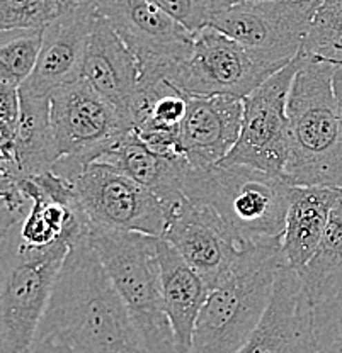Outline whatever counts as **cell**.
<instances>
[{
	"instance_id": "obj_24",
	"label": "cell",
	"mask_w": 342,
	"mask_h": 353,
	"mask_svg": "<svg viewBox=\"0 0 342 353\" xmlns=\"http://www.w3.org/2000/svg\"><path fill=\"white\" fill-rule=\"evenodd\" d=\"M300 54L342 65V3H319Z\"/></svg>"
},
{
	"instance_id": "obj_28",
	"label": "cell",
	"mask_w": 342,
	"mask_h": 353,
	"mask_svg": "<svg viewBox=\"0 0 342 353\" xmlns=\"http://www.w3.org/2000/svg\"><path fill=\"white\" fill-rule=\"evenodd\" d=\"M334 94H336V102L337 108H339V114L342 117V65H336L334 68Z\"/></svg>"
},
{
	"instance_id": "obj_8",
	"label": "cell",
	"mask_w": 342,
	"mask_h": 353,
	"mask_svg": "<svg viewBox=\"0 0 342 353\" xmlns=\"http://www.w3.org/2000/svg\"><path fill=\"white\" fill-rule=\"evenodd\" d=\"M320 0H257L215 12L209 24L266 65L281 70L300 54Z\"/></svg>"
},
{
	"instance_id": "obj_17",
	"label": "cell",
	"mask_w": 342,
	"mask_h": 353,
	"mask_svg": "<svg viewBox=\"0 0 342 353\" xmlns=\"http://www.w3.org/2000/svg\"><path fill=\"white\" fill-rule=\"evenodd\" d=\"M186 95L187 112L179 130L181 154L193 168L220 163L240 138L244 99Z\"/></svg>"
},
{
	"instance_id": "obj_20",
	"label": "cell",
	"mask_w": 342,
	"mask_h": 353,
	"mask_svg": "<svg viewBox=\"0 0 342 353\" xmlns=\"http://www.w3.org/2000/svg\"><path fill=\"white\" fill-rule=\"evenodd\" d=\"M159 260L165 311L174 328L179 353H187L198 316L211 289L182 259L181 253L162 236L159 238Z\"/></svg>"
},
{
	"instance_id": "obj_30",
	"label": "cell",
	"mask_w": 342,
	"mask_h": 353,
	"mask_svg": "<svg viewBox=\"0 0 342 353\" xmlns=\"http://www.w3.org/2000/svg\"><path fill=\"white\" fill-rule=\"evenodd\" d=\"M72 3H95V0H67Z\"/></svg>"
},
{
	"instance_id": "obj_11",
	"label": "cell",
	"mask_w": 342,
	"mask_h": 353,
	"mask_svg": "<svg viewBox=\"0 0 342 353\" xmlns=\"http://www.w3.org/2000/svg\"><path fill=\"white\" fill-rule=\"evenodd\" d=\"M72 183L89 224L150 236L164 234L165 209L159 196L117 168L94 161Z\"/></svg>"
},
{
	"instance_id": "obj_23",
	"label": "cell",
	"mask_w": 342,
	"mask_h": 353,
	"mask_svg": "<svg viewBox=\"0 0 342 353\" xmlns=\"http://www.w3.org/2000/svg\"><path fill=\"white\" fill-rule=\"evenodd\" d=\"M45 29H6L0 32V82L21 87L35 72Z\"/></svg>"
},
{
	"instance_id": "obj_13",
	"label": "cell",
	"mask_w": 342,
	"mask_h": 353,
	"mask_svg": "<svg viewBox=\"0 0 342 353\" xmlns=\"http://www.w3.org/2000/svg\"><path fill=\"white\" fill-rule=\"evenodd\" d=\"M162 238L181 253L209 289L220 284L244 250L211 208L196 204L186 194L165 208Z\"/></svg>"
},
{
	"instance_id": "obj_16",
	"label": "cell",
	"mask_w": 342,
	"mask_h": 353,
	"mask_svg": "<svg viewBox=\"0 0 342 353\" xmlns=\"http://www.w3.org/2000/svg\"><path fill=\"white\" fill-rule=\"evenodd\" d=\"M82 79L111 102L133 130L142 99L140 65L99 10L92 26Z\"/></svg>"
},
{
	"instance_id": "obj_25",
	"label": "cell",
	"mask_w": 342,
	"mask_h": 353,
	"mask_svg": "<svg viewBox=\"0 0 342 353\" xmlns=\"http://www.w3.org/2000/svg\"><path fill=\"white\" fill-rule=\"evenodd\" d=\"M67 0H0V29H45Z\"/></svg>"
},
{
	"instance_id": "obj_21",
	"label": "cell",
	"mask_w": 342,
	"mask_h": 353,
	"mask_svg": "<svg viewBox=\"0 0 342 353\" xmlns=\"http://www.w3.org/2000/svg\"><path fill=\"white\" fill-rule=\"evenodd\" d=\"M21 116L17 126L14 165L21 175H39L53 170L58 146L51 126L50 97H36L21 92ZM3 165V163H0Z\"/></svg>"
},
{
	"instance_id": "obj_3",
	"label": "cell",
	"mask_w": 342,
	"mask_h": 353,
	"mask_svg": "<svg viewBox=\"0 0 342 353\" xmlns=\"http://www.w3.org/2000/svg\"><path fill=\"white\" fill-rule=\"evenodd\" d=\"M288 101L292 185L342 189V117L334 94L336 65L301 57Z\"/></svg>"
},
{
	"instance_id": "obj_7",
	"label": "cell",
	"mask_w": 342,
	"mask_h": 353,
	"mask_svg": "<svg viewBox=\"0 0 342 353\" xmlns=\"http://www.w3.org/2000/svg\"><path fill=\"white\" fill-rule=\"evenodd\" d=\"M50 114L58 146L53 172L70 182L131 131L111 102L84 79L50 95Z\"/></svg>"
},
{
	"instance_id": "obj_14",
	"label": "cell",
	"mask_w": 342,
	"mask_h": 353,
	"mask_svg": "<svg viewBox=\"0 0 342 353\" xmlns=\"http://www.w3.org/2000/svg\"><path fill=\"white\" fill-rule=\"evenodd\" d=\"M97 3L68 2L43 31V46L35 72L19 87L36 97H50L57 88L82 79Z\"/></svg>"
},
{
	"instance_id": "obj_18",
	"label": "cell",
	"mask_w": 342,
	"mask_h": 353,
	"mask_svg": "<svg viewBox=\"0 0 342 353\" xmlns=\"http://www.w3.org/2000/svg\"><path fill=\"white\" fill-rule=\"evenodd\" d=\"M342 189L327 185H293L286 212L281 248L288 267L300 272L317 253L330 212Z\"/></svg>"
},
{
	"instance_id": "obj_4",
	"label": "cell",
	"mask_w": 342,
	"mask_h": 353,
	"mask_svg": "<svg viewBox=\"0 0 342 353\" xmlns=\"http://www.w3.org/2000/svg\"><path fill=\"white\" fill-rule=\"evenodd\" d=\"M281 241L240 252L206 299L187 353H237L266 314L276 279L286 267Z\"/></svg>"
},
{
	"instance_id": "obj_6",
	"label": "cell",
	"mask_w": 342,
	"mask_h": 353,
	"mask_svg": "<svg viewBox=\"0 0 342 353\" xmlns=\"http://www.w3.org/2000/svg\"><path fill=\"white\" fill-rule=\"evenodd\" d=\"M77 238H61L45 248H31L21 243L16 226L2 230L0 353H24L32 343L70 246Z\"/></svg>"
},
{
	"instance_id": "obj_12",
	"label": "cell",
	"mask_w": 342,
	"mask_h": 353,
	"mask_svg": "<svg viewBox=\"0 0 342 353\" xmlns=\"http://www.w3.org/2000/svg\"><path fill=\"white\" fill-rule=\"evenodd\" d=\"M276 72L240 43L209 24L194 34L193 53L169 73L167 80L191 95L244 99Z\"/></svg>"
},
{
	"instance_id": "obj_27",
	"label": "cell",
	"mask_w": 342,
	"mask_h": 353,
	"mask_svg": "<svg viewBox=\"0 0 342 353\" xmlns=\"http://www.w3.org/2000/svg\"><path fill=\"white\" fill-rule=\"evenodd\" d=\"M169 16L181 22L193 34L209 26L213 17L211 0H152Z\"/></svg>"
},
{
	"instance_id": "obj_22",
	"label": "cell",
	"mask_w": 342,
	"mask_h": 353,
	"mask_svg": "<svg viewBox=\"0 0 342 353\" xmlns=\"http://www.w3.org/2000/svg\"><path fill=\"white\" fill-rule=\"evenodd\" d=\"M312 301L325 299L342 284V192L330 212L325 234L314 259L300 272Z\"/></svg>"
},
{
	"instance_id": "obj_31",
	"label": "cell",
	"mask_w": 342,
	"mask_h": 353,
	"mask_svg": "<svg viewBox=\"0 0 342 353\" xmlns=\"http://www.w3.org/2000/svg\"><path fill=\"white\" fill-rule=\"evenodd\" d=\"M320 2H337V3H342V0H320Z\"/></svg>"
},
{
	"instance_id": "obj_15",
	"label": "cell",
	"mask_w": 342,
	"mask_h": 353,
	"mask_svg": "<svg viewBox=\"0 0 342 353\" xmlns=\"http://www.w3.org/2000/svg\"><path fill=\"white\" fill-rule=\"evenodd\" d=\"M237 353H315L314 301L295 268H281L266 314Z\"/></svg>"
},
{
	"instance_id": "obj_26",
	"label": "cell",
	"mask_w": 342,
	"mask_h": 353,
	"mask_svg": "<svg viewBox=\"0 0 342 353\" xmlns=\"http://www.w3.org/2000/svg\"><path fill=\"white\" fill-rule=\"evenodd\" d=\"M314 334L315 353H342V284L314 303Z\"/></svg>"
},
{
	"instance_id": "obj_10",
	"label": "cell",
	"mask_w": 342,
	"mask_h": 353,
	"mask_svg": "<svg viewBox=\"0 0 342 353\" xmlns=\"http://www.w3.org/2000/svg\"><path fill=\"white\" fill-rule=\"evenodd\" d=\"M300 63L298 54L244 97L240 138L223 161L285 175L289 157L288 101Z\"/></svg>"
},
{
	"instance_id": "obj_2",
	"label": "cell",
	"mask_w": 342,
	"mask_h": 353,
	"mask_svg": "<svg viewBox=\"0 0 342 353\" xmlns=\"http://www.w3.org/2000/svg\"><path fill=\"white\" fill-rule=\"evenodd\" d=\"M292 187L285 176L228 161L191 167L184 180L186 197L211 208L242 248L281 241Z\"/></svg>"
},
{
	"instance_id": "obj_1",
	"label": "cell",
	"mask_w": 342,
	"mask_h": 353,
	"mask_svg": "<svg viewBox=\"0 0 342 353\" xmlns=\"http://www.w3.org/2000/svg\"><path fill=\"white\" fill-rule=\"evenodd\" d=\"M24 353H146L87 231L70 246L35 340Z\"/></svg>"
},
{
	"instance_id": "obj_29",
	"label": "cell",
	"mask_w": 342,
	"mask_h": 353,
	"mask_svg": "<svg viewBox=\"0 0 342 353\" xmlns=\"http://www.w3.org/2000/svg\"><path fill=\"white\" fill-rule=\"evenodd\" d=\"M245 2H257V0H211L213 14L222 12V10H227L230 9V7L238 6V3H245Z\"/></svg>"
},
{
	"instance_id": "obj_19",
	"label": "cell",
	"mask_w": 342,
	"mask_h": 353,
	"mask_svg": "<svg viewBox=\"0 0 342 353\" xmlns=\"http://www.w3.org/2000/svg\"><path fill=\"white\" fill-rule=\"evenodd\" d=\"M97 161L108 163L157 194L164 209L184 196V180L191 170L186 158L169 157L145 145L133 130L128 131Z\"/></svg>"
},
{
	"instance_id": "obj_9",
	"label": "cell",
	"mask_w": 342,
	"mask_h": 353,
	"mask_svg": "<svg viewBox=\"0 0 342 353\" xmlns=\"http://www.w3.org/2000/svg\"><path fill=\"white\" fill-rule=\"evenodd\" d=\"M140 65V85L167 80L193 53L194 34L152 0H95Z\"/></svg>"
},
{
	"instance_id": "obj_5",
	"label": "cell",
	"mask_w": 342,
	"mask_h": 353,
	"mask_svg": "<svg viewBox=\"0 0 342 353\" xmlns=\"http://www.w3.org/2000/svg\"><path fill=\"white\" fill-rule=\"evenodd\" d=\"M87 234L130 312L146 353H179L162 294L160 236L89 223Z\"/></svg>"
}]
</instances>
